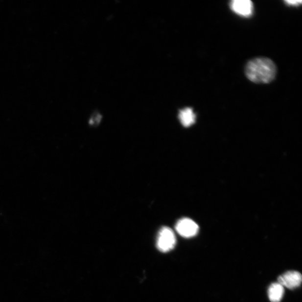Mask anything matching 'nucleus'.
<instances>
[{
  "mask_svg": "<svg viewBox=\"0 0 302 302\" xmlns=\"http://www.w3.org/2000/svg\"><path fill=\"white\" fill-rule=\"evenodd\" d=\"M245 73L248 79L256 84H269L275 79L277 73V66L269 58L257 57L246 64Z\"/></svg>",
  "mask_w": 302,
  "mask_h": 302,
  "instance_id": "obj_1",
  "label": "nucleus"
},
{
  "mask_svg": "<svg viewBox=\"0 0 302 302\" xmlns=\"http://www.w3.org/2000/svg\"><path fill=\"white\" fill-rule=\"evenodd\" d=\"M175 235L171 229L163 227L159 233L157 240V248L163 253H166L173 249L176 245Z\"/></svg>",
  "mask_w": 302,
  "mask_h": 302,
  "instance_id": "obj_2",
  "label": "nucleus"
},
{
  "mask_svg": "<svg viewBox=\"0 0 302 302\" xmlns=\"http://www.w3.org/2000/svg\"><path fill=\"white\" fill-rule=\"evenodd\" d=\"M176 230L178 233L184 237H194L199 231V227L197 223L189 218L180 219L176 225Z\"/></svg>",
  "mask_w": 302,
  "mask_h": 302,
  "instance_id": "obj_3",
  "label": "nucleus"
},
{
  "mask_svg": "<svg viewBox=\"0 0 302 302\" xmlns=\"http://www.w3.org/2000/svg\"><path fill=\"white\" fill-rule=\"evenodd\" d=\"M230 7L234 13L242 17L249 18L253 14L254 4L250 0H233Z\"/></svg>",
  "mask_w": 302,
  "mask_h": 302,
  "instance_id": "obj_4",
  "label": "nucleus"
},
{
  "mask_svg": "<svg viewBox=\"0 0 302 302\" xmlns=\"http://www.w3.org/2000/svg\"><path fill=\"white\" fill-rule=\"evenodd\" d=\"M302 275L296 271L286 272L278 278V282L283 287L293 289L300 287L302 283Z\"/></svg>",
  "mask_w": 302,
  "mask_h": 302,
  "instance_id": "obj_5",
  "label": "nucleus"
},
{
  "mask_svg": "<svg viewBox=\"0 0 302 302\" xmlns=\"http://www.w3.org/2000/svg\"><path fill=\"white\" fill-rule=\"evenodd\" d=\"M195 115L190 108H184L179 112V119L184 127H190L195 123Z\"/></svg>",
  "mask_w": 302,
  "mask_h": 302,
  "instance_id": "obj_6",
  "label": "nucleus"
},
{
  "mask_svg": "<svg viewBox=\"0 0 302 302\" xmlns=\"http://www.w3.org/2000/svg\"><path fill=\"white\" fill-rule=\"evenodd\" d=\"M268 293L270 301L279 302L284 295V287L279 283H274L270 285Z\"/></svg>",
  "mask_w": 302,
  "mask_h": 302,
  "instance_id": "obj_7",
  "label": "nucleus"
},
{
  "mask_svg": "<svg viewBox=\"0 0 302 302\" xmlns=\"http://www.w3.org/2000/svg\"><path fill=\"white\" fill-rule=\"evenodd\" d=\"M285 2L287 3V5L289 6H297L302 3V1H296V0H294V1H291V0H288V1H285Z\"/></svg>",
  "mask_w": 302,
  "mask_h": 302,
  "instance_id": "obj_8",
  "label": "nucleus"
}]
</instances>
